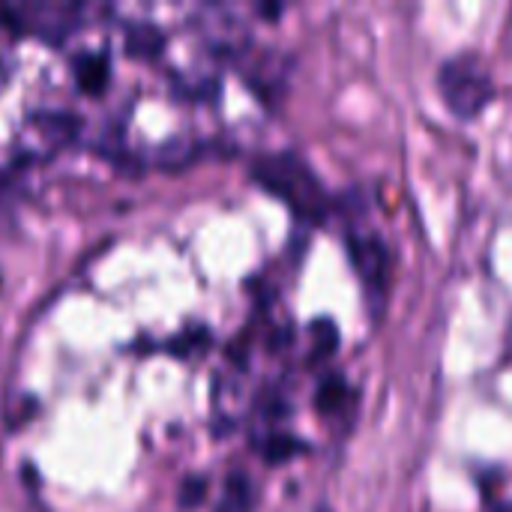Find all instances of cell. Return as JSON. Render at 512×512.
I'll list each match as a JSON object with an SVG mask.
<instances>
[{
    "mask_svg": "<svg viewBox=\"0 0 512 512\" xmlns=\"http://www.w3.org/2000/svg\"><path fill=\"white\" fill-rule=\"evenodd\" d=\"M252 177L309 225H324L339 210V198L327 189L321 174L294 150L258 156L252 162Z\"/></svg>",
    "mask_w": 512,
    "mask_h": 512,
    "instance_id": "1",
    "label": "cell"
},
{
    "mask_svg": "<svg viewBox=\"0 0 512 512\" xmlns=\"http://www.w3.org/2000/svg\"><path fill=\"white\" fill-rule=\"evenodd\" d=\"M438 90L450 114L459 120H477L498 99V84L489 63L471 51L453 54L441 63Z\"/></svg>",
    "mask_w": 512,
    "mask_h": 512,
    "instance_id": "2",
    "label": "cell"
},
{
    "mask_svg": "<svg viewBox=\"0 0 512 512\" xmlns=\"http://www.w3.org/2000/svg\"><path fill=\"white\" fill-rule=\"evenodd\" d=\"M345 246H348V258L354 264V273L360 276L366 297L378 315L384 309L387 285H390V246L384 243V237L378 231L363 228V225L348 228Z\"/></svg>",
    "mask_w": 512,
    "mask_h": 512,
    "instance_id": "3",
    "label": "cell"
},
{
    "mask_svg": "<svg viewBox=\"0 0 512 512\" xmlns=\"http://www.w3.org/2000/svg\"><path fill=\"white\" fill-rule=\"evenodd\" d=\"M255 501H258V492L252 486V480L246 474H231L225 480L216 512H255Z\"/></svg>",
    "mask_w": 512,
    "mask_h": 512,
    "instance_id": "4",
    "label": "cell"
},
{
    "mask_svg": "<svg viewBox=\"0 0 512 512\" xmlns=\"http://www.w3.org/2000/svg\"><path fill=\"white\" fill-rule=\"evenodd\" d=\"M345 393H348V381H345L342 375H330V378L318 387V396H315L318 411L345 408Z\"/></svg>",
    "mask_w": 512,
    "mask_h": 512,
    "instance_id": "5",
    "label": "cell"
},
{
    "mask_svg": "<svg viewBox=\"0 0 512 512\" xmlns=\"http://www.w3.org/2000/svg\"><path fill=\"white\" fill-rule=\"evenodd\" d=\"M486 512H512V504L498 495H486Z\"/></svg>",
    "mask_w": 512,
    "mask_h": 512,
    "instance_id": "6",
    "label": "cell"
},
{
    "mask_svg": "<svg viewBox=\"0 0 512 512\" xmlns=\"http://www.w3.org/2000/svg\"><path fill=\"white\" fill-rule=\"evenodd\" d=\"M312 512H336V510H333V507H327V504H318Z\"/></svg>",
    "mask_w": 512,
    "mask_h": 512,
    "instance_id": "7",
    "label": "cell"
}]
</instances>
